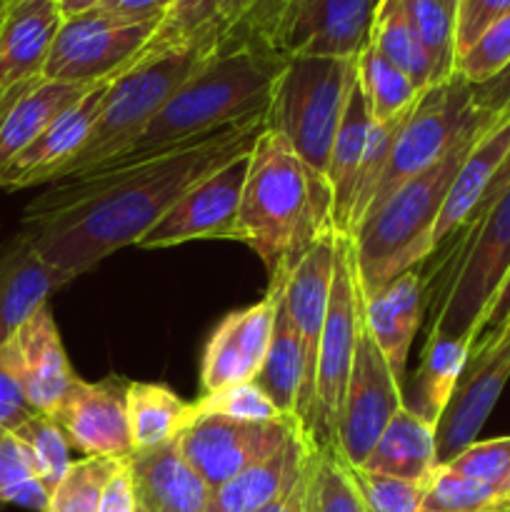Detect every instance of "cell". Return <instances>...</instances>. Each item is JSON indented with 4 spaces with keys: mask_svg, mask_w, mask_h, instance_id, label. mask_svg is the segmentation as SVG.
Here are the masks:
<instances>
[{
    "mask_svg": "<svg viewBox=\"0 0 510 512\" xmlns=\"http://www.w3.org/2000/svg\"><path fill=\"white\" fill-rule=\"evenodd\" d=\"M265 115L230 123L128 168L55 180L23 210L20 230L68 285L115 250L138 245L193 185L250 153L265 130Z\"/></svg>",
    "mask_w": 510,
    "mask_h": 512,
    "instance_id": "6da1fadb",
    "label": "cell"
},
{
    "mask_svg": "<svg viewBox=\"0 0 510 512\" xmlns=\"http://www.w3.org/2000/svg\"><path fill=\"white\" fill-rule=\"evenodd\" d=\"M285 63V55L255 48L213 55L170 95L168 103L133 143L90 173L128 168L230 123L265 115L273 98L275 80L283 73Z\"/></svg>",
    "mask_w": 510,
    "mask_h": 512,
    "instance_id": "7a4b0ae2",
    "label": "cell"
},
{
    "mask_svg": "<svg viewBox=\"0 0 510 512\" xmlns=\"http://www.w3.org/2000/svg\"><path fill=\"white\" fill-rule=\"evenodd\" d=\"M485 133L488 123L478 113V118L438 163L410 178L383 203L365 213L355 233L350 235L365 298L430 258L435 250V223L448 198L450 183Z\"/></svg>",
    "mask_w": 510,
    "mask_h": 512,
    "instance_id": "3957f363",
    "label": "cell"
},
{
    "mask_svg": "<svg viewBox=\"0 0 510 512\" xmlns=\"http://www.w3.org/2000/svg\"><path fill=\"white\" fill-rule=\"evenodd\" d=\"M325 228L333 225L320 223L315 215L313 188L303 163L283 135L265 128L250 150L235 240L253 248L273 275L293 263Z\"/></svg>",
    "mask_w": 510,
    "mask_h": 512,
    "instance_id": "277c9868",
    "label": "cell"
},
{
    "mask_svg": "<svg viewBox=\"0 0 510 512\" xmlns=\"http://www.w3.org/2000/svg\"><path fill=\"white\" fill-rule=\"evenodd\" d=\"M358 58L293 55L275 80L265 128L288 140L313 188L315 215L330 223L328 163Z\"/></svg>",
    "mask_w": 510,
    "mask_h": 512,
    "instance_id": "5b68a950",
    "label": "cell"
},
{
    "mask_svg": "<svg viewBox=\"0 0 510 512\" xmlns=\"http://www.w3.org/2000/svg\"><path fill=\"white\" fill-rule=\"evenodd\" d=\"M213 55H218V50L213 38L205 35L188 45L135 60L125 73L110 80L88 143L70 160L58 180L90 173L120 153L125 145L133 143L158 115V110L168 103L170 95Z\"/></svg>",
    "mask_w": 510,
    "mask_h": 512,
    "instance_id": "8992f818",
    "label": "cell"
},
{
    "mask_svg": "<svg viewBox=\"0 0 510 512\" xmlns=\"http://www.w3.org/2000/svg\"><path fill=\"white\" fill-rule=\"evenodd\" d=\"M363 310L365 295L360 288L353 238L335 235L333 285H330L328 313H325L323 338H320L313 405H310V418L303 430V438L315 448H333L335 443L345 385L353 368L360 330L365 325Z\"/></svg>",
    "mask_w": 510,
    "mask_h": 512,
    "instance_id": "52a82bcc",
    "label": "cell"
},
{
    "mask_svg": "<svg viewBox=\"0 0 510 512\" xmlns=\"http://www.w3.org/2000/svg\"><path fill=\"white\" fill-rule=\"evenodd\" d=\"M510 270V188L475 225L463 230L455 248L453 275L440 295L430 335L473 345L490 303Z\"/></svg>",
    "mask_w": 510,
    "mask_h": 512,
    "instance_id": "ba28073f",
    "label": "cell"
},
{
    "mask_svg": "<svg viewBox=\"0 0 510 512\" xmlns=\"http://www.w3.org/2000/svg\"><path fill=\"white\" fill-rule=\"evenodd\" d=\"M475 118L478 110L473 108V85L465 83L458 73L445 83L425 88L395 138L388 168L380 178L370 208L383 203L400 185L438 163Z\"/></svg>",
    "mask_w": 510,
    "mask_h": 512,
    "instance_id": "9c48e42d",
    "label": "cell"
},
{
    "mask_svg": "<svg viewBox=\"0 0 510 512\" xmlns=\"http://www.w3.org/2000/svg\"><path fill=\"white\" fill-rule=\"evenodd\" d=\"M158 25L160 20H120L98 8L65 18L45 60L43 78L83 88L118 78L133 65Z\"/></svg>",
    "mask_w": 510,
    "mask_h": 512,
    "instance_id": "30bf717a",
    "label": "cell"
},
{
    "mask_svg": "<svg viewBox=\"0 0 510 512\" xmlns=\"http://www.w3.org/2000/svg\"><path fill=\"white\" fill-rule=\"evenodd\" d=\"M403 405V385L395 380L388 360L363 325L335 430L333 450L340 460L350 468H363L390 418Z\"/></svg>",
    "mask_w": 510,
    "mask_h": 512,
    "instance_id": "8fae6325",
    "label": "cell"
},
{
    "mask_svg": "<svg viewBox=\"0 0 510 512\" xmlns=\"http://www.w3.org/2000/svg\"><path fill=\"white\" fill-rule=\"evenodd\" d=\"M335 235H338L335 228L320 230L310 240L308 248L288 265V275H285L283 303L300 340V350H303V393H300L298 408L300 433L308 425L310 405H313L315 368H318L320 338H323L330 285H333Z\"/></svg>",
    "mask_w": 510,
    "mask_h": 512,
    "instance_id": "7c38bea8",
    "label": "cell"
},
{
    "mask_svg": "<svg viewBox=\"0 0 510 512\" xmlns=\"http://www.w3.org/2000/svg\"><path fill=\"white\" fill-rule=\"evenodd\" d=\"M250 153L238 155L188 190L168 213L140 238L138 248L158 250L190 240H235L240 195L248 178Z\"/></svg>",
    "mask_w": 510,
    "mask_h": 512,
    "instance_id": "4fadbf2b",
    "label": "cell"
},
{
    "mask_svg": "<svg viewBox=\"0 0 510 512\" xmlns=\"http://www.w3.org/2000/svg\"><path fill=\"white\" fill-rule=\"evenodd\" d=\"M285 275H288V265L270 275V288L260 303L225 315L223 323L213 330L203 350V365H200V383L205 393L258 378L265 355H268L275 313L283 298Z\"/></svg>",
    "mask_w": 510,
    "mask_h": 512,
    "instance_id": "5bb4252c",
    "label": "cell"
},
{
    "mask_svg": "<svg viewBox=\"0 0 510 512\" xmlns=\"http://www.w3.org/2000/svg\"><path fill=\"white\" fill-rule=\"evenodd\" d=\"M300 430L295 423H238L225 418H198L178 438L183 458L218 490L235 475L278 453L285 440Z\"/></svg>",
    "mask_w": 510,
    "mask_h": 512,
    "instance_id": "9a60e30c",
    "label": "cell"
},
{
    "mask_svg": "<svg viewBox=\"0 0 510 512\" xmlns=\"http://www.w3.org/2000/svg\"><path fill=\"white\" fill-rule=\"evenodd\" d=\"M510 380V323L490 343L470 350L458 388L435 428L438 463L445 465L483 430Z\"/></svg>",
    "mask_w": 510,
    "mask_h": 512,
    "instance_id": "2e32d148",
    "label": "cell"
},
{
    "mask_svg": "<svg viewBox=\"0 0 510 512\" xmlns=\"http://www.w3.org/2000/svg\"><path fill=\"white\" fill-rule=\"evenodd\" d=\"M128 385L118 378H108L103 383H85L75 378L48 418L85 458L125 460L133 453L125 400Z\"/></svg>",
    "mask_w": 510,
    "mask_h": 512,
    "instance_id": "e0dca14e",
    "label": "cell"
},
{
    "mask_svg": "<svg viewBox=\"0 0 510 512\" xmlns=\"http://www.w3.org/2000/svg\"><path fill=\"white\" fill-rule=\"evenodd\" d=\"M110 80L85 90L70 108H65L33 143L20 150L3 170H0V188L20 190L30 185L53 183L60 178L70 160L85 148L90 133L98 120L105 90Z\"/></svg>",
    "mask_w": 510,
    "mask_h": 512,
    "instance_id": "ac0fdd59",
    "label": "cell"
},
{
    "mask_svg": "<svg viewBox=\"0 0 510 512\" xmlns=\"http://www.w3.org/2000/svg\"><path fill=\"white\" fill-rule=\"evenodd\" d=\"M380 0H315L300 13L283 43L285 58H358L370 43Z\"/></svg>",
    "mask_w": 510,
    "mask_h": 512,
    "instance_id": "d6986e66",
    "label": "cell"
},
{
    "mask_svg": "<svg viewBox=\"0 0 510 512\" xmlns=\"http://www.w3.org/2000/svg\"><path fill=\"white\" fill-rule=\"evenodd\" d=\"M8 343L25 400L35 413L50 415L73 385L75 373L70 370L68 355L60 343V333L48 305L35 310Z\"/></svg>",
    "mask_w": 510,
    "mask_h": 512,
    "instance_id": "ffe728a7",
    "label": "cell"
},
{
    "mask_svg": "<svg viewBox=\"0 0 510 512\" xmlns=\"http://www.w3.org/2000/svg\"><path fill=\"white\" fill-rule=\"evenodd\" d=\"M63 20L55 0H8L0 23V93L43 78Z\"/></svg>",
    "mask_w": 510,
    "mask_h": 512,
    "instance_id": "44dd1931",
    "label": "cell"
},
{
    "mask_svg": "<svg viewBox=\"0 0 510 512\" xmlns=\"http://www.w3.org/2000/svg\"><path fill=\"white\" fill-rule=\"evenodd\" d=\"M135 498L145 512H205L213 490L183 458L178 438L128 455Z\"/></svg>",
    "mask_w": 510,
    "mask_h": 512,
    "instance_id": "7402d4cb",
    "label": "cell"
},
{
    "mask_svg": "<svg viewBox=\"0 0 510 512\" xmlns=\"http://www.w3.org/2000/svg\"><path fill=\"white\" fill-rule=\"evenodd\" d=\"M423 313L425 290L423 275L418 273V268L398 275L388 285H383V288L365 298V330L375 340L383 358L388 360L390 370H393L395 380L400 385L405 380L410 345H413L415 333H418Z\"/></svg>",
    "mask_w": 510,
    "mask_h": 512,
    "instance_id": "603a6c76",
    "label": "cell"
},
{
    "mask_svg": "<svg viewBox=\"0 0 510 512\" xmlns=\"http://www.w3.org/2000/svg\"><path fill=\"white\" fill-rule=\"evenodd\" d=\"M58 288L63 283L25 230L0 243V348Z\"/></svg>",
    "mask_w": 510,
    "mask_h": 512,
    "instance_id": "cb8c5ba5",
    "label": "cell"
},
{
    "mask_svg": "<svg viewBox=\"0 0 510 512\" xmlns=\"http://www.w3.org/2000/svg\"><path fill=\"white\" fill-rule=\"evenodd\" d=\"M93 88V85H90ZM88 88L35 78L0 93V170Z\"/></svg>",
    "mask_w": 510,
    "mask_h": 512,
    "instance_id": "d4e9b609",
    "label": "cell"
},
{
    "mask_svg": "<svg viewBox=\"0 0 510 512\" xmlns=\"http://www.w3.org/2000/svg\"><path fill=\"white\" fill-rule=\"evenodd\" d=\"M310 443L300 430H293L283 448L268 460L250 465L233 480L210 493L205 512H255L288 493L303 478Z\"/></svg>",
    "mask_w": 510,
    "mask_h": 512,
    "instance_id": "484cf974",
    "label": "cell"
},
{
    "mask_svg": "<svg viewBox=\"0 0 510 512\" xmlns=\"http://www.w3.org/2000/svg\"><path fill=\"white\" fill-rule=\"evenodd\" d=\"M438 468L435 425L413 413L408 405L390 418L378 445L363 463V470L408 483H430Z\"/></svg>",
    "mask_w": 510,
    "mask_h": 512,
    "instance_id": "4316f807",
    "label": "cell"
},
{
    "mask_svg": "<svg viewBox=\"0 0 510 512\" xmlns=\"http://www.w3.org/2000/svg\"><path fill=\"white\" fill-rule=\"evenodd\" d=\"M370 123H373V118H370L363 90L358 85V73H355L353 83L348 88V98H345V108L343 115H340V125L338 133H335L328 163L330 223H333L338 235H350L355 178H358L360 158H363Z\"/></svg>",
    "mask_w": 510,
    "mask_h": 512,
    "instance_id": "83f0119b",
    "label": "cell"
},
{
    "mask_svg": "<svg viewBox=\"0 0 510 512\" xmlns=\"http://www.w3.org/2000/svg\"><path fill=\"white\" fill-rule=\"evenodd\" d=\"M510 150V123L498 125V128L488 130L478 143L473 145V150L468 153V158L460 165L458 175L450 183L448 198H445L443 210L438 215V223H435V248L440 243L450 238L453 233L468 225L470 215L478 208L480 198L488 190L490 180H493L495 170L503 163L505 153Z\"/></svg>",
    "mask_w": 510,
    "mask_h": 512,
    "instance_id": "f1b7e54d",
    "label": "cell"
},
{
    "mask_svg": "<svg viewBox=\"0 0 510 512\" xmlns=\"http://www.w3.org/2000/svg\"><path fill=\"white\" fill-rule=\"evenodd\" d=\"M293 23V0H223L210 28L215 50H268L283 55L285 35Z\"/></svg>",
    "mask_w": 510,
    "mask_h": 512,
    "instance_id": "f546056e",
    "label": "cell"
},
{
    "mask_svg": "<svg viewBox=\"0 0 510 512\" xmlns=\"http://www.w3.org/2000/svg\"><path fill=\"white\" fill-rule=\"evenodd\" d=\"M125 400L133 453L173 443L198 420L195 403H185L165 385L130 383Z\"/></svg>",
    "mask_w": 510,
    "mask_h": 512,
    "instance_id": "4dcf8cb0",
    "label": "cell"
},
{
    "mask_svg": "<svg viewBox=\"0 0 510 512\" xmlns=\"http://www.w3.org/2000/svg\"><path fill=\"white\" fill-rule=\"evenodd\" d=\"M470 358V343L445 335H430L423 350V363L418 370L415 385V403L408 405L413 413L438 428L455 388H458L463 370Z\"/></svg>",
    "mask_w": 510,
    "mask_h": 512,
    "instance_id": "1f68e13d",
    "label": "cell"
},
{
    "mask_svg": "<svg viewBox=\"0 0 510 512\" xmlns=\"http://www.w3.org/2000/svg\"><path fill=\"white\" fill-rule=\"evenodd\" d=\"M255 383L283 410L285 418L298 423L300 393H303V350H300V340L295 335L293 323H290L283 298H280L278 313H275L268 355H265Z\"/></svg>",
    "mask_w": 510,
    "mask_h": 512,
    "instance_id": "d6a6232c",
    "label": "cell"
},
{
    "mask_svg": "<svg viewBox=\"0 0 510 512\" xmlns=\"http://www.w3.org/2000/svg\"><path fill=\"white\" fill-rule=\"evenodd\" d=\"M368 45H373L388 63L403 70L420 90L433 85L430 60L410 23L403 0H380Z\"/></svg>",
    "mask_w": 510,
    "mask_h": 512,
    "instance_id": "836d02e7",
    "label": "cell"
},
{
    "mask_svg": "<svg viewBox=\"0 0 510 512\" xmlns=\"http://www.w3.org/2000/svg\"><path fill=\"white\" fill-rule=\"evenodd\" d=\"M305 512H368L353 473L333 448L310 445L303 470Z\"/></svg>",
    "mask_w": 510,
    "mask_h": 512,
    "instance_id": "e575fe53",
    "label": "cell"
},
{
    "mask_svg": "<svg viewBox=\"0 0 510 512\" xmlns=\"http://www.w3.org/2000/svg\"><path fill=\"white\" fill-rule=\"evenodd\" d=\"M358 85L363 90L365 105L375 123H385L398 115L408 113L423 90L408 78L400 68L383 58L373 45H365L355 60Z\"/></svg>",
    "mask_w": 510,
    "mask_h": 512,
    "instance_id": "d590c367",
    "label": "cell"
},
{
    "mask_svg": "<svg viewBox=\"0 0 510 512\" xmlns=\"http://www.w3.org/2000/svg\"><path fill=\"white\" fill-rule=\"evenodd\" d=\"M420 45L430 60L433 85L455 75V13L445 0H403Z\"/></svg>",
    "mask_w": 510,
    "mask_h": 512,
    "instance_id": "8d00e7d4",
    "label": "cell"
},
{
    "mask_svg": "<svg viewBox=\"0 0 510 512\" xmlns=\"http://www.w3.org/2000/svg\"><path fill=\"white\" fill-rule=\"evenodd\" d=\"M10 435L18 438V443L23 445L30 463H33L38 480L45 485L48 493H53L70 470V465H73V460H70V443L63 430L48 415L33 413Z\"/></svg>",
    "mask_w": 510,
    "mask_h": 512,
    "instance_id": "74e56055",
    "label": "cell"
},
{
    "mask_svg": "<svg viewBox=\"0 0 510 512\" xmlns=\"http://www.w3.org/2000/svg\"><path fill=\"white\" fill-rule=\"evenodd\" d=\"M408 113L398 115V118H393V120H385V123H375V120L370 123L368 138H365L363 158H360L358 178H355L353 210H350V235L355 233V228H358V223L365 218L370 203H373L375 190H378V185H380V178H383L385 168H388L390 150H393L395 138H398L405 118H408Z\"/></svg>",
    "mask_w": 510,
    "mask_h": 512,
    "instance_id": "f35d334b",
    "label": "cell"
},
{
    "mask_svg": "<svg viewBox=\"0 0 510 512\" xmlns=\"http://www.w3.org/2000/svg\"><path fill=\"white\" fill-rule=\"evenodd\" d=\"M195 413L198 418H225L238 423H293L255 380L205 393L203 398L195 400Z\"/></svg>",
    "mask_w": 510,
    "mask_h": 512,
    "instance_id": "ab89813d",
    "label": "cell"
},
{
    "mask_svg": "<svg viewBox=\"0 0 510 512\" xmlns=\"http://www.w3.org/2000/svg\"><path fill=\"white\" fill-rule=\"evenodd\" d=\"M123 463L118 458L73 460L65 478L50 493L45 512H98L105 483Z\"/></svg>",
    "mask_w": 510,
    "mask_h": 512,
    "instance_id": "60d3db41",
    "label": "cell"
},
{
    "mask_svg": "<svg viewBox=\"0 0 510 512\" xmlns=\"http://www.w3.org/2000/svg\"><path fill=\"white\" fill-rule=\"evenodd\" d=\"M220 5H223V0H175L173 8L160 20L153 38L148 40V45L140 50L135 60L148 58V55L155 53H165V50H173L178 45H188L193 40L210 35Z\"/></svg>",
    "mask_w": 510,
    "mask_h": 512,
    "instance_id": "b9f144b4",
    "label": "cell"
},
{
    "mask_svg": "<svg viewBox=\"0 0 510 512\" xmlns=\"http://www.w3.org/2000/svg\"><path fill=\"white\" fill-rule=\"evenodd\" d=\"M440 468L460 475V478L490 485L503 495L510 480V435L493 440H475Z\"/></svg>",
    "mask_w": 510,
    "mask_h": 512,
    "instance_id": "7bdbcfd3",
    "label": "cell"
},
{
    "mask_svg": "<svg viewBox=\"0 0 510 512\" xmlns=\"http://www.w3.org/2000/svg\"><path fill=\"white\" fill-rule=\"evenodd\" d=\"M498 500L500 493L490 485L438 468L425 490L423 512H480L493 508Z\"/></svg>",
    "mask_w": 510,
    "mask_h": 512,
    "instance_id": "ee69618b",
    "label": "cell"
},
{
    "mask_svg": "<svg viewBox=\"0 0 510 512\" xmlns=\"http://www.w3.org/2000/svg\"><path fill=\"white\" fill-rule=\"evenodd\" d=\"M510 63V13L490 25L458 60L455 73L470 85L488 83Z\"/></svg>",
    "mask_w": 510,
    "mask_h": 512,
    "instance_id": "f6af8a7d",
    "label": "cell"
},
{
    "mask_svg": "<svg viewBox=\"0 0 510 512\" xmlns=\"http://www.w3.org/2000/svg\"><path fill=\"white\" fill-rule=\"evenodd\" d=\"M350 473L368 512H423L428 483H408L363 468H350Z\"/></svg>",
    "mask_w": 510,
    "mask_h": 512,
    "instance_id": "bcb514c9",
    "label": "cell"
},
{
    "mask_svg": "<svg viewBox=\"0 0 510 512\" xmlns=\"http://www.w3.org/2000/svg\"><path fill=\"white\" fill-rule=\"evenodd\" d=\"M508 13L510 0H460L455 13V60Z\"/></svg>",
    "mask_w": 510,
    "mask_h": 512,
    "instance_id": "7dc6e473",
    "label": "cell"
},
{
    "mask_svg": "<svg viewBox=\"0 0 510 512\" xmlns=\"http://www.w3.org/2000/svg\"><path fill=\"white\" fill-rule=\"evenodd\" d=\"M33 413L35 410L28 405L23 385H20L13 350H10V343H5L0 348V435L13 433Z\"/></svg>",
    "mask_w": 510,
    "mask_h": 512,
    "instance_id": "c3c4849f",
    "label": "cell"
},
{
    "mask_svg": "<svg viewBox=\"0 0 510 512\" xmlns=\"http://www.w3.org/2000/svg\"><path fill=\"white\" fill-rule=\"evenodd\" d=\"M473 108L488 123V130L510 123V63L488 83L473 85Z\"/></svg>",
    "mask_w": 510,
    "mask_h": 512,
    "instance_id": "681fc988",
    "label": "cell"
},
{
    "mask_svg": "<svg viewBox=\"0 0 510 512\" xmlns=\"http://www.w3.org/2000/svg\"><path fill=\"white\" fill-rule=\"evenodd\" d=\"M28 478H38V475H35L25 448L10 433L0 435V495Z\"/></svg>",
    "mask_w": 510,
    "mask_h": 512,
    "instance_id": "f907efd6",
    "label": "cell"
},
{
    "mask_svg": "<svg viewBox=\"0 0 510 512\" xmlns=\"http://www.w3.org/2000/svg\"><path fill=\"white\" fill-rule=\"evenodd\" d=\"M135 510H138V498H135L133 478H130L128 463H123L113 475H110L108 483H105L103 495H100L98 512H135Z\"/></svg>",
    "mask_w": 510,
    "mask_h": 512,
    "instance_id": "816d5d0a",
    "label": "cell"
},
{
    "mask_svg": "<svg viewBox=\"0 0 510 512\" xmlns=\"http://www.w3.org/2000/svg\"><path fill=\"white\" fill-rule=\"evenodd\" d=\"M173 3L175 0H103L98 10L113 18L143 23V20H163Z\"/></svg>",
    "mask_w": 510,
    "mask_h": 512,
    "instance_id": "f5cc1de1",
    "label": "cell"
},
{
    "mask_svg": "<svg viewBox=\"0 0 510 512\" xmlns=\"http://www.w3.org/2000/svg\"><path fill=\"white\" fill-rule=\"evenodd\" d=\"M508 323H510V270H508V275H505L503 285H500L498 295H495L493 303H490L488 313H485L483 323H480L478 335H475L470 350L490 343V340H493L495 335H498Z\"/></svg>",
    "mask_w": 510,
    "mask_h": 512,
    "instance_id": "db71d44e",
    "label": "cell"
},
{
    "mask_svg": "<svg viewBox=\"0 0 510 512\" xmlns=\"http://www.w3.org/2000/svg\"><path fill=\"white\" fill-rule=\"evenodd\" d=\"M48 500H50V493L45 490V485L40 483L38 478L23 480V483L13 485V488L5 490V493L0 495V503L20 505V508L38 510V512L48 510Z\"/></svg>",
    "mask_w": 510,
    "mask_h": 512,
    "instance_id": "11a10c76",
    "label": "cell"
},
{
    "mask_svg": "<svg viewBox=\"0 0 510 512\" xmlns=\"http://www.w3.org/2000/svg\"><path fill=\"white\" fill-rule=\"evenodd\" d=\"M508 188H510V150H508V153H505L503 163L498 165V170H495V175H493V180H490L488 190H485V195H483V198H480L478 208H475V213L470 215L468 225H465L463 230H468L470 225L478 223V220L483 218V215L488 213V210L493 208L495 203H498V198H500V195H503Z\"/></svg>",
    "mask_w": 510,
    "mask_h": 512,
    "instance_id": "9f6ffc18",
    "label": "cell"
},
{
    "mask_svg": "<svg viewBox=\"0 0 510 512\" xmlns=\"http://www.w3.org/2000/svg\"><path fill=\"white\" fill-rule=\"evenodd\" d=\"M255 512H305L303 505V478L293 485L285 495H280L278 500L268 503L265 508L255 510Z\"/></svg>",
    "mask_w": 510,
    "mask_h": 512,
    "instance_id": "6f0895ef",
    "label": "cell"
},
{
    "mask_svg": "<svg viewBox=\"0 0 510 512\" xmlns=\"http://www.w3.org/2000/svg\"><path fill=\"white\" fill-rule=\"evenodd\" d=\"M100 3H103V0H58L63 18H73V15L88 13V10L98 8Z\"/></svg>",
    "mask_w": 510,
    "mask_h": 512,
    "instance_id": "680465c9",
    "label": "cell"
},
{
    "mask_svg": "<svg viewBox=\"0 0 510 512\" xmlns=\"http://www.w3.org/2000/svg\"><path fill=\"white\" fill-rule=\"evenodd\" d=\"M313 3L315 0H293V23L300 18V13H303V10ZM293 23H290V28H293Z\"/></svg>",
    "mask_w": 510,
    "mask_h": 512,
    "instance_id": "91938a15",
    "label": "cell"
},
{
    "mask_svg": "<svg viewBox=\"0 0 510 512\" xmlns=\"http://www.w3.org/2000/svg\"><path fill=\"white\" fill-rule=\"evenodd\" d=\"M5 10H8V0H0V23H3L5 18Z\"/></svg>",
    "mask_w": 510,
    "mask_h": 512,
    "instance_id": "94428289",
    "label": "cell"
},
{
    "mask_svg": "<svg viewBox=\"0 0 510 512\" xmlns=\"http://www.w3.org/2000/svg\"><path fill=\"white\" fill-rule=\"evenodd\" d=\"M480 512H510V508H503V505H493L488 510H480Z\"/></svg>",
    "mask_w": 510,
    "mask_h": 512,
    "instance_id": "6125c7cd",
    "label": "cell"
},
{
    "mask_svg": "<svg viewBox=\"0 0 510 512\" xmlns=\"http://www.w3.org/2000/svg\"><path fill=\"white\" fill-rule=\"evenodd\" d=\"M498 505H503V508H510V493L505 495V498H500Z\"/></svg>",
    "mask_w": 510,
    "mask_h": 512,
    "instance_id": "be15d7a7",
    "label": "cell"
},
{
    "mask_svg": "<svg viewBox=\"0 0 510 512\" xmlns=\"http://www.w3.org/2000/svg\"><path fill=\"white\" fill-rule=\"evenodd\" d=\"M445 3H448V5H453V8H455V10H458V5H460V0H445Z\"/></svg>",
    "mask_w": 510,
    "mask_h": 512,
    "instance_id": "e7e4bbea",
    "label": "cell"
},
{
    "mask_svg": "<svg viewBox=\"0 0 510 512\" xmlns=\"http://www.w3.org/2000/svg\"><path fill=\"white\" fill-rule=\"evenodd\" d=\"M135 512H145V510H143V508H140V505H138V510H135Z\"/></svg>",
    "mask_w": 510,
    "mask_h": 512,
    "instance_id": "03108f58",
    "label": "cell"
},
{
    "mask_svg": "<svg viewBox=\"0 0 510 512\" xmlns=\"http://www.w3.org/2000/svg\"><path fill=\"white\" fill-rule=\"evenodd\" d=\"M55 3H58V0H55Z\"/></svg>",
    "mask_w": 510,
    "mask_h": 512,
    "instance_id": "003e7915",
    "label": "cell"
}]
</instances>
